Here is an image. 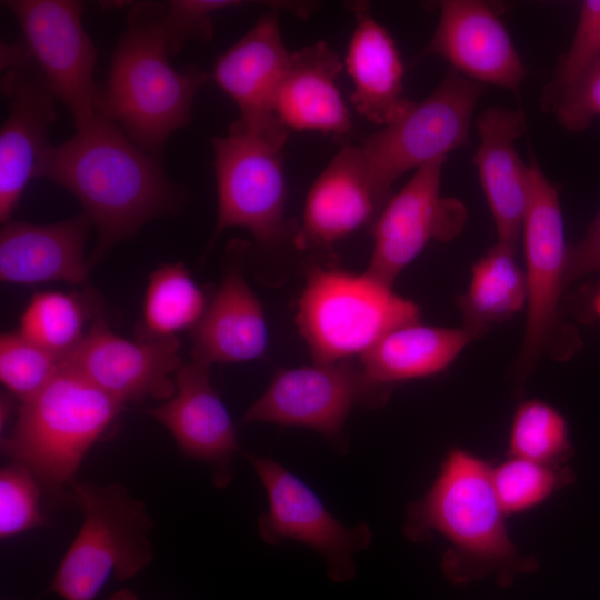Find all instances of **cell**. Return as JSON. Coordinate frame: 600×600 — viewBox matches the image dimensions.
Instances as JSON below:
<instances>
[{
    "instance_id": "17",
    "label": "cell",
    "mask_w": 600,
    "mask_h": 600,
    "mask_svg": "<svg viewBox=\"0 0 600 600\" xmlns=\"http://www.w3.org/2000/svg\"><path fill=\"white\" fill-rule=\"evenodd\" d=\"M424 54L439 56L461 76L518 96L526 77L509 32L498 13L478 0H446Z\"/></svg>"
},
{
    "instance_id": "23",
    "label": "cell",
    "mask_w": 600,
    "mask_h": 600,
    "mask_svg": "<svg viewBox=\"0 0 600 600\" xmlns=\"http://www.w3.org/2000/svg\"><path fill=\"white\" fill-rule=\"evenodd\" d=\"M350 10L356 18L344 60L353 84L350 100L359 114L386 127L414 104L404 94V66L393 38L374 19L369 3L354 1Z\"/></svg>"
},
{
    "instance_id": "16",
    "label": "cell",
    "mask_w": 600,
    "mask_h": 600,
    "mask_svg": "<svg viewBox=\"0 0 600 600\" xmlns=\"http://www.w3.org/2000/svg\"><path fill=\"white\" fill-rule=\"evenodd\" d=\"M279 11L261 16L217 58L213 78L234 101L247 128L283 147L288 129L276 117L273 100L290 52L281 37Z\"/></svg>"
},
{
    "instance_id": "15",
    "label": "cell",
    "mask_w": 600,
    "mask_h": 600,
    "mask_svg": "<svg viewBox=\"0 0 600 600\" xmlns=\"http://www.w3.org/2000/svg\"><path fill=\"white\" fill-rule=\"evenodd\" d=\"M177 337L126 339L97 316L79 346L62 364L126 404L147 398L168 400L184 363Z\"/></svg>"
},
{
    "instance_id": "29",
    "label": "cell",
    "mask_w": 600,
    "mask_h": 600,
    "mask_svg": "<svg viewBox=\"0 0 600 600\" xmlns=\"http://www.w3.org/2000/svg\"><path fill=\"white\" fill-rule=\"evenodd\" d=\"M508 448L509 457L564 466L572 453L568 421L542 400H524L513 413Z\"/></svg>"
},
{
    "instance_id": "32",
    "label": "cell",
    "mask_w": 600,
    "mask_h": 600,
    "mask_svg": "<svg viewBox=\"0 0 600 600\" xmlns=\"http://www.w3.org/2000/svg\"><path fill=\"white\" fill-rule=\"evenodd\" d=\"M42 488L23 466L12 462L0 471V538L2 540L47 524L41 511Z\"/></svg>"
},
{
    "instance_id": "10",
    "label": "cell",
    "mask_w": 600,
    "mask_h": 600,
    "mask_svg": "<svg viewBox=\"0 0 600 600\" xmlns=\"http://www.w3.org/2000/svg\"><path fill=\"white\" fill-rule=\"evenodd\" d=\"M17 19L21 40L76 129L98 112L97 51L82 24L83 4L73 0L1 1Z\"/></svg>"
},
{
    "instance_id": "6",
    "label": "cell",
    "mask_w": 600,
    "mask_h": 600,
    "mask_svg": "<svg viewBox=\"0 0 600 600\" xmlns=\"http://www.w3.org/2000/svg\"><path fill=\"white\" fill-rule=\"evenodd\" d=\"M530 196L522 223L526 261V327L514 362L518 389L544 354L564 360L581 347L576 329L561 318L559 303L566 288L569 244L566 242L558 189L530 152Z\"/></svg>"
},
{
    "instance_id": "28",
    "label": "cell",
    "mask_w": 600,
    "mask_h": 600,
    "mask_svg": "<svg viewBox=\"0 0 600 600\" xmlns=\"http://www.w3.org/2000/svg\"><path fill=\"white\" fill-rule=\"evenodd\" d=\"M83 298L77 293H34L20 319L19 332L62 360L82 341L87 320Z\"/></svg>"
},
{
    "instance_id": "36",
    "label": "cell",
    "mask_w": 600,
    "mask_h": 600,
    "mask_svg": "<svg viewBox=\"0 0 600 600\" xmlns=\"http://www.w3.org/2000/svg\"><path fill=\"white\" fill-rule=\"evenodd\" d=\"M600 271V208L583 237L569 244L566 288L579 279Z\"/></svg>"
},
{
    "instance_id": "34",
    "label": "cell",
    "mask_w": 600,
    "mask_h": 600,
    "mask_svg": "<svg viewBox=\"0 0 600 600\" xmlns=\"http://www.w3.org/2000/svg\"><path fill=\"white\" fill-rule=\"evenodd\" d=\"M238 0H170L163 2L162 24L170 56L190 41L206 42L213 34V14L220 10L244 6Z\"/></svg>"
},
{
    "instance_id": "12",
    "label": "cell",
    "mask_w": 600,
    "mask_h": 600,
    "mask_svg": "<svg viewBox=\"0 0 600 600\" xmlns=\"http://www.w3.org/2000/svg\"><path fill=\"white\" fill-rule=\"evenodd\" d=\"M247 457L268 497V510L258 520L261 539L269 544L286 539L304 543L323 558L329 579L352 580L357 571L353 556L370 544V527L343 524L309 486L282 464L268 457Z\"/></svg>"
},
{
    "instance_id": "19",
    "label": "cell",
    "mask_w": 600,
    "mask_h": 600,
    "mask_svg": "<svg viewBox=\"0 0 600 600\" xmlns=\"http://www.w3.org/2000/svg\"><path fill=\"white\" fill-rule=\"evenodd\" d=\"M390 197L377 186L361 146L344 144L311 186L298 247L324 246L376 221Z\"/></svg>"
},
{
    "instance_id": "20",
    "label": "cell",
    "mask_w": 600,
    "mask_h": 600,
    "mask_svg": "<svg viewBox=\"0 0 600 600\" xmlns=\"http://www.w3.org/2000/svg\"><path fill=\"white\" fill-rule=\"evenodd\" d=\"M472 162L493 217L498 241L517 246L530 196V169L516 146L526 129L521 110L491 107L476 122Z\"/></svg>"
},
{
    "instance_id": "5",
    "label": "cell",
    "mask_w": 600,
    "mask_h": 600,
    "mask_svg": "<svg viewBox=\"0 0 600 600\" xmlns=\"http://www.w3.org/2000/svg\"><path fill=\"white\" fill-rule=\"evenodd\" d=\"M70 497L83 522L48 588L63 600H96L110 578H133L152 560L146 506L120 484L77 482Z\"/></svg>"
},
{
    "instance_id": "18",
    "label": "cell",
    "mask_w": 600,
    "mask_h": 600,
    "mask_svg": "<svg viewBox=\"0 0 600 600\" xmlns=\"http://www.w3.org/2000/svg\"><path fill=\"white\" fill-rule=\"evenodd\" d=\"M209 368L184 362L176 376L174 394L146 412L171 433L186 457L210 467L213 483L221 489L233 479L232 461L239 447L229 411L211 386Z\"/></svg>"
},
{
    "instance_id": "35",
    "label": "cell",
    "mask_w": 600,
    "mask_h": 600,
    "mask_svg": "<svg viewBox=\"0 0 600 600\" xmlns=\"http://www.w3.org/2000/svg\"><path fill=\"white\" fill-rule=\"evenodd\" d=\"M559 123L581 131L600 116V57L557 100L553 108Z\"/></svg>"
},
{
    "instance_id": "25",
    "label": "cell",
    "mask_w": 600,
    "mask_h": 600,
    "mask_svg": "<svg viewBox=\"0 0 600 600\" xmlns=\"http://www.w3.org/2000/svg\"><path fill=\"white\" fill-rule=\"evenodd\" d=\"M474 339L462 327L401 326L360 356L369 383L387 399L398 382L426 378L447 369Z\"/></svg>"
},
{
    "instance_id": "37",
    "label": "cell",
    "mask_w": 600,
    "mask_h": 600,
    "mask_svg": "<svg viewBox=\"0 0 600 600\" xmlns=\"http://www.w3.org/2000/svg\"><path fill=\"white\" fill-rule=\"evenodd\" d=\"M107 600H139V598L131 589L123 588L112 593Z\"/></svg>"
},
{
    "instance_id": "27",
    "label": "cell",
    "mask_w": 600,
    "mask_h": 600,
    "mask_svg": "<svg viewBox=\"0 0 600 600\" xmlns=\"http://www.w3.org/2000/svg\"><path fill=\"white\" fill-rule=\"evenodd\" d=\"M207 300L182 262L164 263L149 276L139 328L142 339H167L193 328Z\"/></svg>"
},
{
    "instance_id": "8",
    "label": "cell",
    "mask_w": 600,
    "mask_h": 600,
    "mask_svg": "<svg viewBox=\"0 0 600 600\" xmlns=\"http://www.w3.org/2000/svg\"><path fill=\"white\" fill-rule=\"evenodd\" d=\"M279 146L239 119L212 139L217 223L208 249L229 228H242L262 244L283 238L286 180Z\"/></svg>"
},
{
    "instance_id": "30",
    "label": "cell",
    "mask_w": 600,
    "mask_h": 600,
    "mask_svg": "<svg viewBox=\"0 0 600 600\" xmlns=\"http://www.w3.org/2000/svg\"><path fill=\"white\" fill-rule=\"evenodd\" d=\"M491 479L504 514L528 511L573 480L568 466H551L509 457L492 467Z\"/></svg>"
},
{
    "instance_id": "13",
    "label": "cell",
    "mask_w": 600,
    "mask_h": 600,
    "mask_svg": "<svg viewBox=\"0 0 600 600\" xmlns=\"http://www.w3.org/2000/svg\"><path fill=\"white\" fill-rule=\"evenodd\" d=\"M446 160L434 159L416 169L379 213L366 271L371 278L392 288L431 240L447 242L462 231L468 217L464 204L440 191Z\"/></svg>"
},
{
    "instance_id": "2",
    "label": "cell",
    "mask_w": 600,
    "mask_h": 600,
    "mask_svg": "<svg viewBox=\"0 0 600 600\" xmlns=\"http://www.w3.org/2000/svg\"><path fill=\"white\" fill-rule=\"evenodd\" d=\"M491 470L483 459L453 448L428 491L407 507L406 537L418 542L441 534L450 544L442 571L456 584L494 576L507 587L516 576L537 569L536 560L520 554L510 539Z\"/></svg>"
},
{
    "instance_id": "11",
    "label": "cell",
    "mask_w": 600,
    "mask_h": 600,
    "mask_svg": "<svg viewBox=\"0 0 600 600\" xmlns=\"http://www.w3.org/2000/svg\"><path fill=\"white\" fill-rule=\"evenodd\" d=\"M387 398L349 359L278 370L263 394L246 411L243 422L303 427L347 451L344 422L357 403L381 406Z\"/></svg>"
},
{
    "instance_id": "31",
    "label": "cell",
    "mask_w": 600,
    "mask_h": 600,
    "mask_svg": "<svg viewBox=\"0 0 600 600\" xmlns=\"http://www.w3.org/2000/svg\"><path fill=\"white\" fill-rule=\"evenodd\" d=\"M62 361L19 331L1 336L0 380L20 403L40 392L61 370Z\"/></svg>"
},
{
    "instance_id": "9",
    "label": "cell",
    "mask_w": 600,
    "mask_h": 600,
    "mask_svg": "<svg viewBox=\"0 0 600 600\" xmlns=\"http://www.w3.org/2000/svg\"><path fill=\"white\" fill-rule=\"evenodd\" d=\"M483 88L450 68L437 88L398 121L362 139L379 189L391 197L403 173L469 143L470 121Z\"/></svg>"
},
{
    "instance_id": "22",
    "label": "cell",
    "mask_w": 600,
    "mask_h": 600,
    "mask_svg": "<svg viewBox=\"0 0 600 600\" xmlns=\"http://www.w3.org/2000/svg\"><path fill=\"white\" fill-rule=\"evenodd\" d=\"M241 246L238 241L231 244L220 287L191 330V361L210 367L250 361L266 352L267 323L241 270Z\"/></svg>"
},
{
    "instance_id": "38",
    "label": "cell",
    "mask_w": 600,
    "mask_h": 600,
    "mask_svg": "<svg viewBox=\"0 0 600 600\" xmlns=\"http://www.w3.org/2000/svg\"><path fill=\"white\" fill-rule=\"evenodd\" d=\"M591 311L594 318H597L600 321V287L597 289V291L594 292L592 297Z\"/></svg>"
},
{
    "instance_id": "33",
    "label": "cell",
    "mask_w": 600,
    "mask_h": 600,
    "mask_svg": "<svg viewBox=\"0 0 600 600\" xmlns=\"http://www.w3.org/2000/svg\"><path fill=\"white\" fill-rule=\"evenodd\" d=\"M600 57V0L582 2L568 52L561 59L543 101L553 108L560 96Z\"/></svg>"
},
{
    "instance_id": "4",
    "label": "cell",
    "mask_w": 600,
    "mask_h": 600,
    "mask_svg": "<svg viewBox=\"0 0 600 600\" xmlns=\"http://www.w3.org/2000/svg\"><path fill=\"white\" fill-rule=\"evenodd\" d=\"M123 407L62 364L40 392L20 403L1 451L26 467L46 492L70 496L84 456Z\"/></svg>"
},
{
    "instance_id": "24",
    "label": "cell",
    "mask_w": 600,
    "mask_h": 600,
    "mask_svg": "<svg viewBox=\"0 0 600 600\" xmlns=\"http://www.w3.org/2000/svg\"><path fill=\"white\" fill-rule=\"evenodd\" d=\"M342 69L339 54L324 41L291 52L273 100L279 121L297 131L347 133L350 112L337 86Z\"/></svg>"
},
{
    "instance_id": "26",
    "label": "cell",
    "mask_w": 600,
    "mask_h": 600,
    "mask_svg": "<svg viewBox=\"0 0 600 600\" xmlns=\"http://www.w3.org/2000/svg\"><path fill=\"white\" fill-rule=\"evenodd\" d=\"M516 247L497 241L489 248L472 266L469 287L457 300L462 328L474 340L526 308V274Z\"/></svg>"
},
{
    "instance_id": "7",
    "label": "cell",
    "mask_w": 600,
    "mask_h": 600,
    "mask_svg": "<svg viewBox=\"0 0 600 600\" xmlns=\"http://www.w3.org/2000/svg\"><path fill=\"white\" fill-rule=\"evenodd\" d=\"M419 320V307L366 272L314 269L298 303L297 323L314 362L361 356L388 332Z\"/></svg>"
},
{
    "instance_id": "1",
    "label": "cell",
    "mask_w": 600,
    "mask_h": 600,
    "mask_svg": "<svg viewBox=\"0 0 600 600\" xmlns=\"http://www.w3.org/2000/svg\"><path fill=\"white\" fill-rule=\"evenodd\" d=\"M34 178L63 187L80 202L98 232L92 266L150 220L181 210L186 192L164 173L157 157L130 140L104 114L40 158Z\"/></svg>"
},
{
    "instance_id": "14",
    "label": "cell",
    "mask_w": 600,
    "mask_h": 600,
    "mask_svg": "<svg viewBox=\"0 0 600 600\" xmlns=\"http://www.w3.org/2000/svg\"><path fill=\"white\" fill-rule=\"evenodd\" d=\"M1 91L8 114L0 128V221L11 219L40 158L51 146L54 96L22 41L1 42Z\"/></svg>"
},
{
    "instance_id": "3",
    "label": "cell",
    "mask_w": 600,
    "mask_h": 600,
    "mask_svg": "<svg viewBox=\"0 0 600 600\" xmlns=\"http://www.w3.org/2000/svg\"><path fill=\"white\" fill-rule=\"evenodd\" d=\"M162 8L151 1L131 7L98 98V112L156 157L171 134L191 121L194 97L209 80L197 67L171 66Z\"/></svg>"
},
{
    "instance_id": "21",
    "label": "cell",
    "mask_w": 600,
    "mask_h": 600,
    "mask_svg": "<svg viewBox=\"0 0 600 600\" xmlns=\"http://www.w3.org/2000/svg\"><path fill=\"white\" fill-rule=\"evenodd\" d=\"M92 223L86 213L48 224L9 220L0 232V279L6 283L62 281L84 284L90 263L84 258Z\"/></svg>"
}]
</instances>
